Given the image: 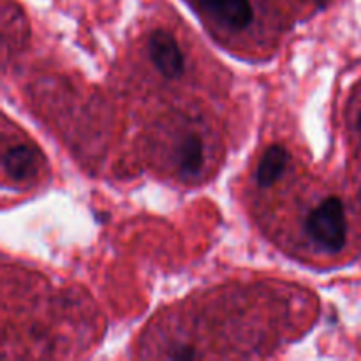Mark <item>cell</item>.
<instances>
[{
    "label": "cell",
    "mask_w": 361,
    "mask_h": 361,
    "mask_svg": "<svg viewBox=\"0 0 361 361\" xmlns=\"http://www.w3.org/2000/svg\"><path fill=\"white\" fill-rule=\"evenodd\" d=\"M305 229L314 243L328 252L335 254L344 249L348 238V222L342 201L335 196L321 201L307 215Z\"/></svg>",
    "instance_id": "obj_1"
},
{
    "label": "cell",
    "mask_w": 361,
    "mask_h": 361,
    "mask_svg": "<svg viewBox=\"0 0 361 361\" xmlns=\"http://www.w3.org/2000/svg\"><path fill=\"white\" fill-rule=\"evenodd\" d=\"M152 62L166 78H178L183 73V55L178 42L169 32L155 30L148 41Z\"/></svg>",
    "instance_id": "obj_2"
},
{
    "label": "cell",
    "mask_w": 361,
    "mask_h": 361,
    "mask_svg": "<svg viewBox=\"0 0 361 361\" xmlns=\"http://www.w3.org/2000/svg\"><path fill=\"white\" fill-rule=\"evenodd\" d=\"M204 9L210 11L217 20L235 30L249 27L254 13L249 0H197Z\"/></svg>",
    "instance_id": "obj_3"
},
{
    "label": "cell",
    "mask_w": 361,
    "mask_h": 361,
    "mask_svg": "<svg viewBox=\"0 0 361 361\" xmlns=\"http://www.w3.org/2000/svg\"><path fill=\"white\" fill-rule=\"evenodd\" d=\"M39 154L28 145H16L4 152V169L13 180L30 178L37 171Z\"/></svg>",
    "instance_id": "obj_4"
},
{
    "label": "cell",
    "mask_w": 361,
    "mask_h": 361,
    "mask_svg": "<svg viewBox=\"0 0 361 361\" xmlns=\"http://www.w3.org/2000/svg\"><path fill=\"white\" fill-rule=\"evenodd\" d=\"M289 154L284 147L281 145H271L267 152H264L263 159H261L259 166L256 171V180L261 187H271L284 173L286 166H288Z\"/></svg>",
    "instance_id": "obj_5"
},
{
    "label": "cell",
    "mask_w": 361,
    "mask_h": 361,
    "mask_svg": "<svg viewBox=\"0 0 361 361\" xmlns=\"http://www.w3.org/2000/svg\"><path fill=\"white\" fill-rule=\"evenodd\" d=\"M204 164V147L203 141L196 134H190L182 141L178 150V168L180 173L187 178L197 176Z\"/></svg>",
    "instance_id": "obj_6"
},
{
    "label": "cell",
    "mask_w": 361,
    "mask_h": 361,
    "mask_svg": "<svg viewBox=\"0 0 361 361\" xmlns=\"http://www.w3.org/2000/svg\"><path fill=\"white\" fill-rule=\"evenodd\" d=\"M356 129H358L360 136H361V115L358 116V122H356Z\"/></svg>",
    "instance_id": "obj_7"
}]
</instances>
